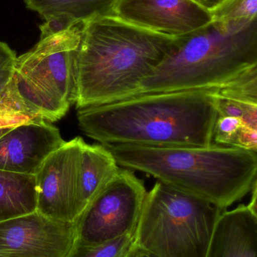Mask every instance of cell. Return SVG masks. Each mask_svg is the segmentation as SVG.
I'll list each match as a JSON object with an SVG mask.
<instances>
[{"mask_svg": "<svg viewBox=\"0 0 257 257\" xmlns=\"http://www.w3.org/2000/svg\"><path fill=\"white\" fill-rule=\"evenodd\" d=\"M75 242L74 223L37 211L0 222V253L10 257H66Z\"/></svg>", "mask_w": 257, "mask_h": 257, "instance_id": "obj_9", "label": "cell"}, {"mask_svg": "<svg viewBox=\"0 0 257 257\" xmlns=\"http://www.w3.org/2000/svg\"><path fill=\"white\" fill-rule=\"evenodd\" d=\"M210 12L218 22L253 21L257 18V0H226Z\"/></svg>", "mask_w": 257, "mask_h": 257, "instance_id": "obj_18", "label": "cell"}, {"mask_svg": "<svg viewBox=\"0 0 257 257\" xmlns=\"http://www.w3.org/2000/svg\"><path fill=\"white\" fill-rule=\"evenodd\" d=\"M116 0H24L27 9L37 12L48 28H64L95 17L112 16Z\"/></svg>", "mask_w": 257, "mask_h": 257, "instance_id": "obj_14", "label": "cell"}, {"mask_svg": "<svg viewBox=\"0 0 257 257\" xmlns=\"http://www.w3.org/2000/svg\"><path fill=\"white\" fill-rule=\"evenodd\" d=\"M65 142L58 128L47 121L12 128L0 137V170L36 175L46 159Z\"/></svg>", "mask_w": 257, "mask_h": 257, "instance_id": "obj_11", "label": "cell"}, {"mask_svg": "<svg viewBox=\"0 0 257 257\" xmlns=\"http://www.w3.org/2000/svg\"><path fill=\"white\" fill-rule=\"evenodd\" d=\"M119 169L120 166L107 147L102 144L89 145L84 142L78 170L77 217L115 178Z\"/></svg>", "mask_w": 257, "mask_h": 257, "instance_id": "obj_13", "label": "cell"}, {"mask_svg": "<svg viewBox=\"0 0 257 257\" xmlns=\"http://www.w3.org/2000/svg\"><path fill=\"white\" fill-rule=\"evenodd\" d=\"M41 121L45 120L23 102L11 81L0 96V128H13L23 123Z\"/></svg>", "mask_w": 257, "mask_h": 257, "instance_id": "obj_16", "label": "cell"}, {"mask_svg": "<svg viewBox=\"0 0 257 257\" xmlns=\"http://www.w3.org/2000/svg\"><path fill=\"white\" fill-rule=\"evenodd\" d=\"M146 193L134 171L120 167L74 221L75 244L93 245L134 235Z\"/></svg>", "mask_w": 257, "mask_h": 257, "instance_id": "obj_7", "label": "cell"}, {"mask_svg": "<svg viewBox=\"0 0 257 257\" xmlns=\"http://www.w3.org/2000/svg\"><path fill=\"white\" fill-rule=\"evenodd\" d=\"M17 56L7 44L0 42V96L6 91L15 73Z\"/></svg>", "mask_w": 257, "mask_h": 257, "instance_id": "obj_19", "label": "cell"}, {"mask_svg": "<svg viewBox=\"0 0 257 257\" xmlns=\"http://www.w3.org/2000/svg\"><path fill=\"white\" fill-rule=\"evenodd\" d=\"M118 165L199 196L225 210L257 185V152L223 145H104Z\"/></svg>", "mask_w": 257, "mask_h": 257, "instance_id": "obj_3", "label": "cell"}, {"mask_svg": "<svg viewBox=\"0 0 257 257\" xmlns=\"http://www.w3.org/2000/svg\"><path fill=\"white\" fill-rule=\"evenodd\" d=\"M36 176L0 170V222L36 211Z\"/></svg>", "mask_w": 257, "mask_h": 257, "instance_id": "obj_15", "label": "cell"}, {"mask_svg": "<svg viewBox=\"0 0 257 257\" xmlns=\"http://www.w3.org/2000/svg\"><path fill=\"white\" fill-rule=\"evenodd\" d=\"M112 16L170 37L190 34L213 21L211 12L196 0H116Z\"/></svg>", "mask_w": 257, "mask_h": 257, "instance_id": "obj_10", "label": "cell"}, {"mask_svg": "<svg viewBox=\"0 0 257 257\" xmlns=\"http://www.w3.org/2000/svg\"><path fill=\"white\" fill-rule=\"evenodd\" d=\"M211 90L139 93L78 109V125L102 145L208 146L217 118Z\"/></svg>", "mask_w": 257, "mask_h": 257, "instance_id": "obj_1", "label": "cell"}, {"mask_svg": "<svg viewBox=\"0 0 257 257\" xmlns=\"http://www.w3.org/2000/svg\"><path fill=\"white\" fill-rule=\"evenodd\" d=\"M134 244V235H124L93 245L74 244L66 257H126Z\"/></svg>", "mask_w": 257, "mask_h": 257, "instance_id": "obj_17", "label": "cell"}, {"mask_svg": "<svg viewBox=\"0 0 257 257\" xmlns=\"http://www.w3.org/2000/svg\"><path fill=\"white\" fill-rule=\"evenodd\" d=\"M223 211L157 181L145 196L134 244L158 257H206Z\"/></svg>", "mask_w": 257, "mask_h": 257, "instance_id": "obj_5", "label": "cell"}, {"mask_svg": "<svg viewBox=\"0 0 257 257\" xmlns=\"http://www.w3.org/2000/svg\"><path fill=\"white\" fill-rule=\"evenodd\" d=\"M126 257H158L144 249L141 248L135 244L128 252Z\"/></svg>", "mask_w": 257, "mask_h": 257, "instance_id": "obj_20", "label": "cell"}, {"mask_svg": "<svg viewBox=\"0 0 257 257\" xmlns=\"http://www.w3.org/2000/svg\"><path fill=\"white\" fill-rule=\"evenodd\" d=\"M83 23L64 28L41 26L39 42L17 57L12 85L45 121L60 120L76 101L75 60Z\"/></svg>", "mask_w": 257, "mask_h": 257, "instance_id": "obj_6", "label": "cell"}, {"mask_svg": "<svg viewBox=\"0 0 257 257\" xmlns=\"http://www.w3.org/2000/svg\"><path fill=\"white\" fill-rule=\"evenodd\" d=\"M0 257H10L6 256V255L3 254V253H0Z\"/></svg>", "mask_w": 257, "mask_h": 257, "instance_id": "obj_23", "label": "cell"}, {"mask_svg": "<svg viewBox=\"0 0 257 257\" xmlns=\"http://www.w3.org/2000/svg\"><path fill=\"white\" fill-rule=\"evenodd\" d=\"M206 257H257V212L249 205L223 211Z\"/></svg>", "mask_w": 257, "mask_h": 257, "instance_id": "obj_12", "label": "cell"}, {"mask_svg": "<svg viewBox=\"0 0 257 257\" xmlns=\"http://www.w3.org/2000/svg\"><path fill=\"white\" fill-rule=\"evenodd\" d=\"M178 42V37L139 28L110 15L84 21L75 60L77 109L137 94Z\"/></svg>", "mask_w": 257, "mask_h": 257, "instance_id": "obj_2", "label": "cell"}, {"mask_svg": "<svg viewBox=\"0 0 257 257\" xmlns=\"http://www.w3.org/2000/svg\"><path fill=\"white\" fill-rule=\"evenodd\" d=\"M256 66L257 18L213 21L179 36L176 48L142 82L137 94L220 89Z\"/></svg>", "mask_w": 257, "mask_h": 257, "instance_id": "obj_4", "label": "cell"}, {"mask_svg": "<svg viewBox=\"0 0 257 257\" xmlns=\"http://www.w3.org/2000/svg\"><path fill=\"white\" fill-rule=\"evenodd\" d=\"M76 137L65 142L46 159L36 174V211L59 221L74 223L81 148Z\"/></svg>", "mask_w": 257, "mask_h": 257, "instance_id": "obj_8", "label": "cell"}, {"mask_svg": "<svg viewBox=\"0 0 257 257\" xmlns=\"http://www.w3.org/2000/svg\"><path fill=\"white\" fill-rule=\"evenodd\" d=\"M202 7L205 8L207 10H214L216 8L218 7L222 3H224L226 0H196Z\"/></svg>", "mask_w": 257, "mask_h": 257, "instance_id": "obj_21", "label": "cell"}, {"mask_svg": "<svg viewBox=\"0 0 257 257\" xmlns=\"http://www.w3.org/2000/svg\"><path fill=\"white\" fill-rule=\"evenodd\" d=\"M12 128H0V137L3 136V135L6 134L8 131L11 130Z\"/></svg>", "mask_w": 257, "mask_h": 257, "instance_id": "obj_22", "label": "cell"}]
</instances>
